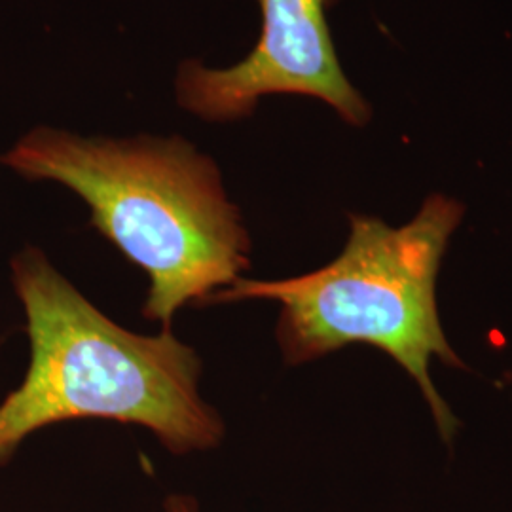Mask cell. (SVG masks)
Here are the masks:
<instances>
[{
	"label": "cell",
	"mask_w": 512,
	"mask_h": 512,
	"mask_svg": "<svg viewBox=\"0 0 512 512\" xmlns=\"http://www.w3.org/2000/svg\"><path fill=\"white\" fill-rule=\"evenodd\" d=\"M0 164L84 200L92 226L147 272L143 315L164 330L251 266V239L219 167L181 137L105 139L37 128Z\"/></svg>",
	"instance_id": "6da1fadb"
},
{
	"label": "cell",
	"mask_w": 512,
	"mask_h": 512,
	"mask_svg": "<svg viewBox=\"0 0 512 512\" xmlns=\"http://www.w3.org/2000/svg\"><path fill=\"white\" fill-rule=\"evenodd\" d=\"M12 281L31 365L0 404V467L31 433L82 418L147 427L177 456L219 446L224 421L200 395L202 359L171 330L120 327L35 247L12 260Z\"/></svg>",
	"instance_id": "7a4b0ae2"
},
{
	"label": "cell",
	"mask_w": 512,
	"mask_h": 512,
	"mask_svg": "<svg viewBox=\"0 0 512 512\" xmlns=\"http://www.w3.org/2000/svg\"><path fill=\"white\" fill-rule=\"evenodd\" d=\"M465 207L429 196L408 224L393 228L365 215L349 217L348 243L330 264L283 281L239 277L207 302L274 300L275 336L287 365H304L351 344L384 351L420 385L446 444L459 421L429 376L431 361L467 368L448 344L437 308V277Z\"/></svg>",
	"instance_id": "3957f363"
},
{
	"label": "cell",
	"mask_w": 512,
	"mask_h": 512,
	"mask_svg": "<svg viewBox=\"0 0 512 512\" xmlns=\"http://www.w3.org/2000/svg\"><path fill=\"white\" fill-rule=\"evenodd\" d=\"M262 31L255 50L228 69L186 61L177 76L181 107L207 122L249 116L266 95H306L325 101L351 126L370 107L340 67L327 14L336 0H258Z\"/></svg>",
	"instance_id": "277c9868"
},
{
	"label": "cell",
	"mask_w": 512,
	"mask_h": 512,
	"mask_svg": "<svg viewBox=\"0 0 512 512\" xmlns=\"http://www.w3.org/2000/svg\"><path fill=\"white\" fill-rule=\"evenodd\" d=\"M165 512H198V505L186 495H171L165 501Z\"/></svg>",
	"instance_id": "5b68a950"
}]
</instances>
